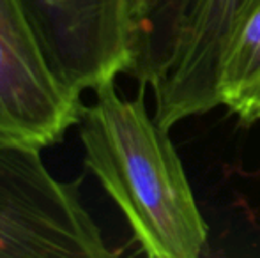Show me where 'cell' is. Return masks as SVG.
Instances as JSON below:
<instances>
[{
    "mask_svg": "<svg viewBox=\"0 0 260 258\" xmlns=\"http://www.w3.org/2000/svg\"><path fill=\"white\" fill-rule=\"evenodd\" d=\"M117 92L115 80L94 89L78 119L85 166L126 216L142 253L151 258H199L207 225L199 210L168 129L144 101Z\"/></svg>",
    "mask_w": 260,
    "mask_h": 258,
    "instance_id": "1",
    "label": "cell"
},
{
    "mask_svg": "<svg viewBox=\"0 0 260 258\" xmlns=\"http://www.w3.org/2000/svg\"><path fill=\"white\" fill-rule=\"evenodd\" d=\"M78 186L55 179L39 147L0 131V258L115 256Z\"/></svg>",
    "mask_w": 260,
    "mask_h": 258,
    "instance_id": "2",
    "label": "cell"
},
{
    "mask_svg": "<svg viewBox=\"0 0 260 258\" xmlns=\"http://www.w3.org/2000/svg\"><path fill=\"white\" fill-rule=\"evenodd\" d=\"M57 78L76 96L133 62L131 0H20Z\"/></svg>",
    "mask_w": 260,
    "mask_h": 258,
    "instance_id": "3",
    "label": "cell"
},
{
    "mask_svg": "<svg viewBox=\"0 0 260 258\" xmlns=\"http://www.w3.org/2000/svg\"><path fill=\"white\" fill-rule=\"evenodd\" d=\"M82 108L53 72L20 0H0V131L52 147L78 124Z\"/></svg>",
    "mask_w": 260,
    "mask_h": 258,
    "instance_id": "4",
    "label": "cell"
},
{
    "mask_svg": "<svg viewBox=\"0 0 260 258\" xmlns=\"http://www.w3.org/2000/svg\"><path fill=\"white\" fill-rule=\"evenodd\" d=\"M241 0H193L167 75L152 87L154 119L170 129L177 122L219 106L216 69L223 35Z\"/></svg>",
    "mask_w": 260,
    "mask_h": 258,
    "instance_id": "5",
    "label": "cell"
},
{
    "mask_svg": "<svg viewBox=\"0 0 260 258\" xmlns=\"http://www.w3.org/2000/svg\"><path fill=\"white\" fill-rule=\"evenodd\" d=\"M216 92L243 126L260 122V0H241L223 35Z\"/></svg>",
    "mask_w": 260,
    "mask_h": 258,
    "instance_id": "6",
    "label": "cell"
},
{
    "mask_svg": "<svg viewBox=\"0 0 260 258\" xmlns=\"http://www.w3.org/2000/svg\"><path fill=\"white\" fill-rule=\"evenodd\" d=\"M193 0H131L133 62L127 75L154 87L174 60Z\"/></svg>",
    "mask_w": 260,
    "mask_h": 258,
    "instance_id": "7",
    "label": "cell"
}]
</instances>
